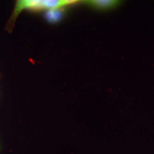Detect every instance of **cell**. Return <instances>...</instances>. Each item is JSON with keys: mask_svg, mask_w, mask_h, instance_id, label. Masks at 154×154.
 Returning a JSON list of instances; mask_svg holds the SVG:
<instances>
[{"mask_svg": "<svg viewBox=\"0 0 154 154\" xmlns=\"http://www.w3.org/2000/svg\"><path fill=\"white\" fill-rule=\"evenodd\" d=\"M84 2L94 8L102 10L114 8L119 4V2L116 0H90L85 1Z\"/></svg>", "mask_w": 154, "mask_h": 154, "instance_id": "2", "label": "cell"}, {"mask_svg": "<svg viewBox=\"0 0 154 154\" xmlns=\"http://www.w3.org/2000/svg\"><path fill=\"white\" fill-rule=\"evenodd\" d=\"M62 9V8H61ZM61 9H53V10H49L47 12V17L51 22H56V21L59 20L61 17Z\"/></svg>", "mask_w": 154, "mask_h": 154, "instance_id": "3", "label": "cell"}, {"mask_svg": "<svg viewBox=\"0 0 154 154\" xmlns=\"http://www.w3.org/2000/svg\"><path fill=\"white\" fill-rule=\"evenodd\" d=\"M76 1L69 0H19L17 2L13 17H16L24 9L32 10H53L61 9Z\"/></svg>", "mask_w": 154, "mask_h": 154, "instance_id": "1", "label": "cell"}]
</instances>
